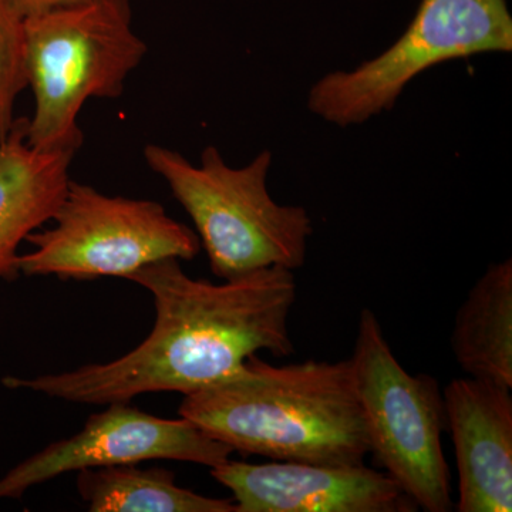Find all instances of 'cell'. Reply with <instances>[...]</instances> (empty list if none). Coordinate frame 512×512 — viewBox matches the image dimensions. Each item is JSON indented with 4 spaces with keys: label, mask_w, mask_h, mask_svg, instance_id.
Segmentation results:
<instances>
[{
    "label": "cell",
    "mask_w": 512,
    "mask_h": 512,
    "mask_svg": "<svg viewBox=\"0 0 512 512\" xmlns=\"http://www.w3.org/2000/svg\"><path fill=\"white\" fill-rule=\"evenodd\" d=\"M128 281L153 295L157 313L153 330L136 349L56 375L6 376L3 386L109 406L146 393L187 396L235 375L262 350L274 356L295 352L289 316L296 282L289 269L272 266L215 285L190 278L180 259H165Z\"/></svg>",
    "instance_id": "cell-1"
},
{
    "label": "cell",
    "mask_w": 512,
    "mask_h": 512,
    "mask_svg": "<svg viewBox=\"0 0 512 512\" xmlns=\"http://www.w3.org/2000/svg\"><path fill=\"white\" fill-rule=\"evenodd\" d=\"M178 413L247 456L357 466L370 454L349 359L274 366L252 356L235 375L184 396Z\"/></svg>",
    "instance_id": "cell-2"
},
{
    "label": "cell",
    "mask_w": 512,
    "mask_h": 512,
    "mask_svg": "<svg viewBox=\"0 0 512 512\" xmlns=\"http://www.w3.org/2000/svg\"><path fill=\"white\" fill-rule=\"evenodd\" d=\"M144 158L190 215L212 274L222 281L305 264L312 220L305 208L279 205L269 194L271 151L241 168L229 167L212 146L202 151L200 165L157 144L144 148Z\"/></svg>",
    "instance_id": "cell-3"
},
{
    "label": "cell",
    "mask_w": 512,
    "mask_h": 512,
    "mask_svg": "<svg viewBox=\"0 0 512 512\" xmlns=\"http://www.w3.org/2000/svg\"><path fill=\"white\" fill-rule=\"evenodd\" d=\"M130 0H92L26 18V76L35 99L28 143L83 144L77 117L90 99H117L144 59Z\"/></svg>",
    "instance_id": "cell-4"
},
{
    "label": "cell",
    "mask_w": 512,
    "mask_h": 512,
    "mask_svg": "<svg viewBox=\"0 0 512 512\" xmlns=\"http://www.w3.org/2000/svg\"><path fill=\"white\" fill-rule=\"evenodd\" d=\"M369 451L420 510H453L443 451L446 409L439 383L413 376L394 356L375 312L363 309L349 359Z\"/></svg>",
    "instance_id": "cell-5"
},
{
    "label": "cell",
    "mask_w": 512,
    "mask_h": 512,
    "mask_svg": "<svg viewBox=\"0 0 512 512\" xmlns=\"http://www.w3.org/2000/svg\"><path fill=\"white\" fill-rule=\"evenodd\" d=\"M52 222L26 239L33 249L19 255L20 275L128 279L165 259L191 261L201 249L198 235L158 202L111 197L72 178Z\"/></svg>",
    "instance_id": "cell-6"
},
{
    "label": "cell",
    "mask_w": 512,
    "mask_h": 512,
    "mask_svg": "<svg viewBox=\"0 0 512 512\" xmlns=\"http://www.w3.org/2000/svg\"><path fill=\"white\" fill-rule=\"evenodd\" d=\"M511 50L507 0H421L406 32L382 55L313 84L308 109L335 126H357L393 109L407 84L430 67Z\"/></svg>",
    "instance_id": "cell-7"
},
{
    "label": "cell",
    "mask_w": 512,
    "mask_h": 512,
    "mask_svg": "<svg viewBox=\"0 0 512 512\" xmlns=\"http://www.w3.org/2000/svg\"><path fill=\"white\" fill-rule=\"evenodd\" d=\"M234 451L192 421L161 419L128 403L109 404L92 414L82 430L55 441L0 478V500H15L30 488L87 468L130 466L151 460L217 467Z\"/></svg>",
    "instance_id": "cell-8"
},
{
    "label": "cell",
    "mask_w": 512,
    "mask_h": 512,
    "mask_svg": "<svg viewBox=\"0 0 512 512\" xmlns=\"http://www.w3.org/2000/svg\"><path fill=\"white\" fill-rule=\"evenodd\" d=\"M211 476L231 491L235 512H413L419 510L384 471L365 464L224 461Z\"/></svg>",
    "instance_id": "cell-9"
},
{
    "label": "cell",
    "mask_w": 512,
    "mask_h": 512,
    "mask_svg": "<svg viewBox=\"0 0 512 512\" xmlns=\"http://www.w3.org/2000/svg\"><path fill=\"white\" fill-rule=\"evenodd\" d=\"M464 377L444 389L458 474V512L512 511V394Z\"/></svg>",
    "instance_id": "cell-10"
},
{
    "label": "cell",
    "mask_w": 512,
    "mask_h": 512,
    "mask_svg": "<svg viewBox=\"0 0 512 512\" xmlns=\"http://www.w3.org/2000/svg\"><path fill=\"white\" fill-rule=\"evenodd\" d=\"M28 117L13 123L0 141V279L19 278V248L52 221L70 181L79 148H35L28 143Z\"/></svg>",
    "instance_id": "cell-11"
},
{
    "label": "cell",
    "mask_w": 512,
    "mask_h": 512,
    "mask_svg": "<svg viewBox=\"0 0 512 512\" xmlns=\"http://www.w3.org/2000/svg\"><path fill=\"white\" fill-rule=\"evenodd\" d=\"M451 350L466 375L512 389V261L491 265L457 311Z\"/></svg>",
    "instance_id": "cell-12"
},
{
    "label": "cell",
    "mask_w": 512,
    "mask_h": 512,
    "mask_svg": "<svg viewBox=\"0 0 512 512\" xmlns=\"http://www.w3.org/2000/svg\"><path fill=\"white\" fill-rule=\"evenodd\" d=\"M77 490L93 512H235L234 501L180 487L161 467L87 468L77 474Z\"/></svg>",
    "instance_id": "cell-13"
},
{
    "label": "cell",
    "mask_w": 512,
    "mask_h": 512,
    "mask_svg": "<svg viewBox=\"0 0 512 512\" xmlns=\"http://www.w3.org/2000/svg\"><path fill=\"white\" fill-rule=\"evenodd\" d=\"M26 87V18L12 0H0V141L12 130L16 101Z\"/></svg>",
    "instance_id": "cell-14"
},
{
    "label": "cell",
    "mask_w": 512,
    "mask_h": 512,
    "mask_svg": "<svg viewBox=\"0 0 512 512\" xmlns=\"http://www.w3.org/2000/svg\"><path fill=\"white\" fill-rule=\"evenodd\" d=\"M12 2L25 18H29V16L40 15L49 10L82 5V3L92 2V0H12Z\"/></svg>",
    "instance_id": "cell-15"
}]
</instances>
